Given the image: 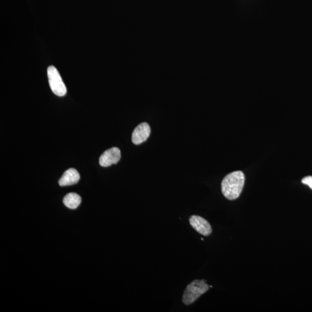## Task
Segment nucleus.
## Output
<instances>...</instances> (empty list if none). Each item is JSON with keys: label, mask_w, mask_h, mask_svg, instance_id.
Wrapping results in <instances>:
<instances>
[{"label": "nucleus", "mask_w": 312, "mask_h": 312, "mask_svg": "<svg viewBox=\"0 0 312 312\" xmlns=\"http://www.w3.org/2000/svg\"><path fill=\"white\" fill-rule=\"evenodd\" d=\"M244 182L245 177L241 171L228 174L221 182V192L227 199L236 200L243 192Z\"/></svg>", "instance_id": "1"}, {"label": "nucleus", "mask_w": 312, "mask_h": 312, "mask_svg": "<svg viewBox=\"0 0 312 312\" xmlns=\"http://www.w3.org/2000/svg\"><path fill=\"white\" fill-rule=\"evenodd\" d=\"M209 289V286L204 280H193L187 285L186 289L184 290L182 297L183 303L186 305L193 304Z\"/></svg>", "instance_id": "2"}, {"label": "nucleus", "mask_w": 312, "mask_h": 312, "mask_svg": "<svg viewBox=\"0 0 312 312\" xmlns=\"http://www.w3.org/2000/svg\"><path fill=\"white\" fill-rule=\"evenodd\" d=\"M47 73L50 89L53 93L59 97L65 96L67 93L66 86L58 69L54 66H50L48 67Z\"/></svg>", "instance_id": "3"}, {"label": "nucleus", "mask_w": 312, "mask_h": 312, "mask_svg": "<svg viewBox=\"0 0 312 312\" xmlns=\"http://www.w3.org/2000/svg\"><path fill=\"white\" fill-rule=\"evenodd\" d=\"M189 223L197 233L204 236H209L212 233V227L209 222L204 218L197 215L191 216Z\"/></svg>", "instance_id": "4"}, {"label": "nucleus", "mask_w": 312, "mask_h": 312, "mask_svg": "<svg viewBox=\"0 0 312 312\" xmlns=\"http://www.w3.org/2000/svg\"><path fill=\"white\" fill-rule=\"evenodd\" d=\"M121 157L120 150L116 147H112L105 151L99 159L100 165L108 167L119 162Z\"/></svg>", "instance_id": "5"}, {"label": "nucleus", "mask_w": 312, "mask_h": 312, "mask_svg": "<svg viewBox=\"0 0 312 312\" xmlns=\"http://www.w3.org/2000/svg\"><path fill=\"white\" fill-rule=\"evenodd\" d=\"M150 127L148 124L143 122L139 124L132 134V142L135 145H139L146 141L150 136Z\"/></svg>", "instance_id": "6"}, {"label": "nucleus", "mask_w": 312, "mask_h": 312, "mask_svg": "<svg viewBox=\"0 0 312 312\" xmlns=\"http://www.w3.org/2000/svg\"><path fill=\"white\" fill-rule=\"evenodd\" d=\"M80 175L78 171L74 169H69L65 171L59 181L60 186L73 185L79 182Z\"/></svg>", "instance_id": "7"}, {"label": "nucleus", "mask_w": 312, "mask_h": 312, "mask_svg": "<svg viewBox=\"0 0 312 312\" xmlns=\"http://www.w3.org/2000/svg\"><path fill=\"white\" fill-rule=\"evenodd\" d=\"M81 197L78 194L70 193L64 197L63 203L69 209H75L81 203Z\"/></svg>", "instance_id": "8"}, {"label": "nucleus", "mask_w": 312, "mask_h": 312, "mask_svg": "<svg viewBox=\"0 0 312 312\" xmlns=\"http://www.w3.org/2000/svg\"><path fill=\"white\" fill-rule=\"evenodd\" d=\"M302 183L307 184L309 187L312 189V176H309L304 177V178L302 180Z\"/></svg>", "instance_id": "9"}]
</instances>
